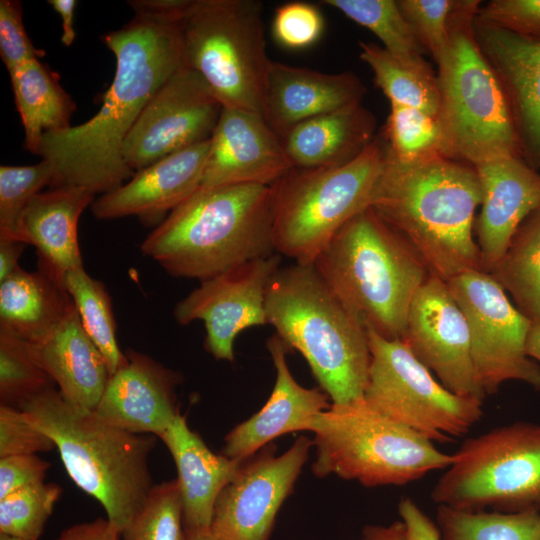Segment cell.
Segmentation results:
<instances>
[{
  "mask_svg": "<svg viewBox=\"0 0 540 540\" xmlns=\"http://www.w3.org/2000/svg\"><path fill=\"white\" fill-rule=\"evenodd\" d=\"M180 18L134 14L102 35L116 70L99 111L82 124L45 134L39 147L38 155L54 167L53 187L79 186L102 195L134 175L122 157L124 140L158 89L187 65Z\"/></svg>",
  "mask_w": 540,
  "mask_h": 540,
  "instance_id": "1",
  "label": "cell"
},
{
  "mask_svg": "<svg viewBox=\"0 0 540 540\" xmlns=\"http://www.w3.org/2000/svg\"><path fill=\"white\" fill-rule=\"evenodd\" d=\"M483 197L474 166L442 154L401 163L390 157L370 208L444 281L481 270L473 236Z\"/></svg>",
  "mask_w": 540,
  "mask_h": 540,
  "instance_id": "2",
  "label": "cell"
},
{
  "mask_svg": "<svg viewBox=\"0 0 540 540\" xmlns=\"http://www.w3.org/2000/svg\"><path fill=\"white\" fill-rule=\"evenodd\" d=\"M273 187L199 188L155 227L141 252L167 273L201 281L275 253Z\"/></svg>",
  "mask_w": 540,
  "mask_h": 540,
  "instance_id": "3",
  "label": "cell"
},
{
  "mask_svg": "<svg viewBox=\"0 0 540 540\" xmlns=\"http://www.w3.org/2000/svg\"><path fill=\"white\" fill-rule=\"evenodd\" d=\"M20 409L54 441L73 482L94 497L122 531L154 486L149 456L156 436L111 425L94 410L69 403L54 386Z\"/></svg>",
  "mask_w": 540,
  "mask_h": 540,
  "instance_id": "4",
  "label": "cell"
},
{
  "mask_svg": "<svg viewBox=\"0 0 540 540\" xmlns=\"http://www.w3.org/2000/svg\"><path fill=\"white\" fill-rule=\"evenodd\" d=\"M267 324L297 350L334 404L363 397L371 362L367 329L338 300L313 264L280 267L265 297Z\"/></svg>",
  "mask_w": 540,
  "mask_h": 540,
  "instance_id": "5",
  "label": "cell"
},
{
  "mask_svg": "<svg viewBox=\"0 0 540 540\" xmlns=\"http://www.w3.org/2000/svg\"><path fill=\"white\" fill-rule=\"evenodd\" d=\"M313 266L367 330L390 340L402 339L411 302L431 275L372 208L349 220Z\"/></svg>",
  "mask_w": 540,
  "mask_h": 540,
  "instance_id": "6",
  "label": "cell"
},
{
  "mask_svg": "<svg viewBox=\"0 0 540 540\" xmlns=\"http://www.w3.org/2000/svg\"><path fill=\"white\" fill-rule=\"evenodd\" d=\"M479 7L480 1H457L448 41L435 60L443 155L474 167L502 156L522 158L507 96L475 35Z\"/></svg>",
  "mask_w": 540,
  "mask_h": 540,
  "instance_id": "7",
  "label": "cell"
},
{
  "mask_svg": "<svg viewBox=\"0 0 540 540\" xmlns=\"http://www.w3.org/2000/svg\"><path fill=\"white\" fill-rule=\"evenodd\" d=\"M312 472L365 487L401 486L448 468L455 454L373 408L363 397L334 404L314 416Z\"/></svg>",
  "mask_w": 540,
  "mask_h": 540,
  "instance_id": "8",
  "label": "cell"
},
{
  "mask_svg": "<svg viewBox=\"0 0 540 540\" xmlns=\"http://www.w3.org/2000/svg\"><path fill=\"white\" fill-rule=\"evenodd\" d=\"M386 162L387 146L378 135L345 164L293 167L272 185L275 252L313 264L349 220L371 207Z\"/></svg>",
  "mask_w": 540,
  "mask_h": 540,
  "instance_id": "9",
  "label": "cell"
},
{
  "mask_svg": "<svg viewBox=\"0 0 540 540\" xmlns=\"http://www.w3.org/2000/svg\"><path fill=\"white\" fill-rule=\"evenodd\" d=\"M179 28L187 66L201 76L222 107L261 114L271 61L262 2L191 0Z\"/></svg>",
  "mask_w": 540,
  "mask_h": 540,
  "instance_id": "10",
  "label": "cell"
},
{
  "mask_svg": "<svg viewBox=\"0 0 540 540\" xmlns=\"http://www.w3.org/2000/svg\"><path fill=\"white\" fill-rule=\"evenodd\" d=\"M435 483L437 505L540 513V424L515 422L468 438Z\"/></svg>",
  "mask_w": 540,
  "mask_h": 540,
  "instance_id": "11",
  "label": "cell"
},
{
  "mask_svg": "<svg viewBox=\"0 0 540 540\" xmlns=\"http://www.w3.org/2000/svg\"><path fill=\"white\" fill-rule=\"evenodd\" d=\"M371 362L363 398L376 410L432 442L466 434L483 416V400L438 382L402 340L367 330Z\"/></svg>",
  "mask_w": 540,
  "mask_h": 540,
  "instance_id": "12",
  "label": "cell"
},
{
  "mask_svg": "<svg viewBox=\"0 0 540 540\" xmlns=\"http://www.w3.org/2000/svg\"><path fill=\"white\" fill-rule=\"evenodd\" d=\"M447 285L467 320L473 363L484 393L494 394L512 380L540 390V366L526 352L532 321L493 276L482 270L467 271Z\"/></svg>",
  "mask_w": 540,
  "mask_h": 540,
  "instance_id": "13",
  "label": "cell"
},
{
  "mask_svg": "<svg viewBox=\"0 0 540 540\" xmlns=\"http://www.w3.org/2000/svg\"><path fill=\"white\" fill-rule=\"evenodd\" d=\"M313 446L300 436L280 455L271 442L246 458L216 500L212 533L220 540H269Z\"/></svg>",
  "mask_w": 540,
  "mask_h": 540,
  "instance_id": "14",
  "label": "cell"
},
{
  "mask_svg": "<svg viewBox=\"0 0 540 540\" xmlns=\"http://www.w3.org/2000/svg\"><path fill=\"white\" fill-rule=\"evenodd\" d=\"M222 108L201 76L183 66L153 95L125 138V163L137 172L210 139Z\"/></svg>",
  "mask_w": 540,
  "mask_h": 540,
  "instance_id": "15",
  "label": "cell"
},
{
  "mask_svg": "<svg viewBox=\"0 0 540 540\" xmlns=\"http://www.w3.org/2000/svg\"><path fill=\"white\" fill-rule=\"evenodd\" d=\"M280 264L281 255L275 252L201 281L176 304L175 320L180 325L202 321L206 350L217 360L232 362L236 337L267 324L266 291Z\"/></svg>",
  "mask_w": 540,
  "mask_h": 540,
  "instance_id": "16",
  "label": "cell"
},
{
  "mask_svg": "<svg viewBox=\"0 0 540 540\" xmlns=\"http://www.w3.org/2000/svg\"><path fill=\"white\" fill-rule=\"evenodd\" d=\"M450 391L483 400L465 315L447 285L430 275L416 292L401 339Z\"/></svg>",
  "mask_w": 540,
  "mask_h": 540,
  "instance_id": "17",
  "label": "cell"
},
{
  "mask_svg": "<svg viewBox=\"0 0 540 540\" xmlns=\"http://www.w3.org/2000/svg\"><path fill=\"white\" fill-rule=\"evenodd\" d=\"M293 167L281 139L261 114L223 107L200 187L271 186Z\"/></svg>",
  "mask_w": 540,
  "mask_h": 540,
  "instance_id": "18",
  "label": "cell"
},
{
  "mask_svg": "<svg viewBox=\"0 0 540 540\" xmlns=\"http://www.w3.org/2000/svg\"><path fill=\"white\" fill-rule=\"evenodd\" d=\"M210 151V139L168 155L137 171L119 188L91 204L100 220L136 216L157 227L201 186Z\"/></svg>",
  "mask_w": 540,
  "mask_h": 540,
  "instance_id": "19",
  "label": "cell"
},
{
  "mask_svg": "<svg viewBox=\"0 0 540 540\" xmlns=\"http://www.w3.org/2000/svg\"><path fill=\"white\" fill-rule=\"evenodd\" d=\"M475 169L483 192L476 243L481 270L491 273L523 221L540 208V173L516 156L494 158Z\"/></svg>",
  "mask_w": 540,
  "mask_h": 540,
  "instance_id": "20",
  "label": "cell"
},
{
  "mask_svg": "<svg viewBox=\"0 0 540 540\" xmlns=\"http://www.w3.org/2000/svg\"><path fill=\"white\" fill-rule=\"evenodd\" d=\"M125 354L128 362L110 376L94 411L123 430L159 438L180 414L181 376L146 354L132 349Z\"/></svg>",
  "mask_w": 540,
  "mask_h": 540,
  "instance_id": "21",
  "label": "cell"
},
{
  "mask_svg": "<svg viewBox=\"0 0 540 540\" xmlns=\"http://www.w3.org/2000/svg\"><path fill=\"white\" fill-rule=\"evenodd\" d=\"M478 44L507 96L522 158L540 169V36L514 34L474 20Z\"/></svg>",
  "mask_w": 540,
  "mask_h": 540,
  "instance_id": "22",
  "label": "cell"
},
{
  "mask_svg": "<svg viewBox=\"0 0 540 540\" xmlns=\"http://www.w3.org/2000/svg\"><path fill=\"white\" fill-rule=\"evenodd\" d=\"M366 87L354 73H323L270 61L262 116L281 139L296 125L361 103Z\"/></svg>",
  "mask_w": 540,
  "mask_h": 540,
  "instance_id": "23",
  "label": "cell"
},
{
  "mask_svg": "<svg viewBox=\"0 0 540 540\" xmlns=\"http://www.w3.org/2000/svg\"><path fill=\"white\" fill-rule=\"evenodd\" d=\"M276 379L267 402L246 421L236 425L224 439L222 454L245 460L277 437L309 431L314 416L332 403L318 388H306L293 377L286 360L287 349L275 334L267 340Z\"/></svg>",
  "mask_w": 540,
  "mask_h": 540,
  "instance_id": "24",
  "label": "cell"
},
{
  "mask_svg": "<svg viewBox=\"0 0 540 540\" xmlns=\"http://www.w3.org/2000/svg\"><path fill=\"white\" fill-rule=\"evenodd\" d=\"M95 195L79 186L52 187L34 196L18 219L16 240L33 245L38 268L62 282L67 272L83 267L78 222Z\"/></svg>",
  "mask_w": 540,
  "mask_h": 540,
  "instance_id": "25",
  "label": "cell"
},
{
  "mask_svg": "<svg viewBox=\"0 0 540 540\" xmlns=\"http://www.w3.org/2000/svg\"><path fill=\"white\" fill-rule=\"evenodd\" d=\"M177 468L187 535L209 530L216 500L244 460L214 453L179 414L159 436Z\"/></svg>",
  "mask_w": 540,
  "mask_h": 540,
  "instance_id": "26",
  "label": "cell"
},
{
  "mask_svg": "<svg viewBox=\"0 0 540 540\" xmlns=\"http://www.w3.org/2000/svg\"><path fill=\"white\" fill-rule=\"evenodd\" d=\"M25 343L31 357L69 403L86 410L96 409L110 374L76 309L45 340Z\"/></svg>",
  "mask_w": 540,
  "mask_h": 540,
  "instance_id": "27",
  "label": "cell"
},
{
  "mask_svg": "<svg viewBox=\"0 0 540 540\" xmlns=\"http://www.w3.org/2000/svg\"><path fill=\"white\" fill-rule=\"evenodd\" d=\"M376 118L361 103L308 119L282 138L296 168L312 169L345 164L376 137Z\"/></svg>",
  "mask_w": 540,
  "mask_h": 540,
  "instance_id": "28",
  "label": "cell"
},
{
  "mask_svg": "<svg viewBox=\"0 0 540 540\" xmlns=\"http://www.w3.org/2000/svg\"><path fill=\"white\" fill-rule=\"evenodd\" d=\"M76 309L64 284L48 271L21 267L0 282V332L39 343Z\"/></svg>",
  "mask_w": 540,
  "mask_h": 540,
  "instance_id": "29",
  "label": "cell"
},
{
  "mask_svg": "<svg viewBox=\"0 0 540 540\" xmlns=\"http://www.w3.org/2000/svg\"><path fill=\"white\" fill-rule=\"evenodd\" d=\"M15 104L25 133V148L38 155L47 133L66 130L76 104L63 89L59 76L39 58L29 60L10 74Z\"/></svg>",
  "mask_w": 540,
  "mask_h": 540,
  "instance_id": "30",
  "label": "cell"
},
{
  "mask_svg": "<svg viewBox=\"0 0 540 540\" xmlns=\"http://www.w3.org/2000/svg\"><path fill=\"white\" fill-rule=\"evenodd\" d=\"M532 322L540 321V208L520 225L489 273Z\"/></svg>",
  "mask_w": 540,
  "mask_h": 540,
  "instance_id": "31",
  "label": "cell"
},
{
  "mask_svg": "<svg viewBox=\"0 0 540 540\" xmlns=\"http://www.w3.org/2000/svg\"><path fill=\"white\" fill-rule=\"evenodd\" d=\"M360 58L371 69L376 85L389 99L437 116L440 92L437 76L431 67L417 68L403 64L382 46L359 42Z\"/></svg>",
  "mask_w": 540,
  "mask_h": 540,
  "instance_id": "32",
  "label": "cell"
},
{
  "mask_svg": "<svg viewBox=\"0 0 540 540\" xmlns=\"http://www.w3.org/2000/svg\"><path fill=\"white\" fill-rule=\"evenodd\" d=\"M79 318L93 343L102 354L110 376L128 362L118 345L112 300L105 285L80 267L67 272L63 279Z\"/></svg>",
  "mask_w": 540,
  "mask_h": 540,
  "instance_id": "33",
  "label": "cell"
},
{
  "mask_svg": "<svg viewBox=\"0 0 540 540\" xmlns=\"http://www.w3.org/2000/svg\"><path fill=\"white\" fill-rule=\"evenodd\" d=\"M357 24L374 33L397 60L408 66L427 68L424 48L415 37L394 0H324Z\"/></svg>",
  "mask_w": 540,
  "mask_h": 540,
  "instance_id": "34",
  "label": "cell"
},
{
  "mask_svg": "<svg viewBox=\"0 0 540 540\" xmlns=\"http://www.w3.org/2000/svg\"><path fill=\"white\" fill-rule=\"evenodd\" d=\"M443 540H540V513L468 511L437 505Z\"/></svg>",
  "mask_w": 540,
  "mask_h": 540,
  "instance_id": "35",
  "label": "cell"
},
{
  "mask_svg": "<svg viewBox=\"0 0 540 540\" xmlns=\"http://www.w3.org/2000/svg\"><path fill=\"white\" fill-rule=\"evenodd\" d=\"M381 136L390 157L401 163L443 155V132L437 116L414 107L390 104Z\"/></svg>",
  "mask_w": 540,
  "mask_h": 540,
  "instance_id": "36",
  "label": "cell"
},
{
  "mask_svg": "<svg viewBox=\"0 0 540 540\" xmlns=\"http://www.w3.org/2000/svg\"><path fill=\"white\" fill-rule=\"evenodd\" d=\"M122 540H189L176 480L154 485L144 504L121 531Z\"/></svg>",
  "mask_w": 540,
  "mask_h": 540,
  "instance_id": "37",
  "label": "cell"
},
{
  "mask_svg": "<svg viewBox=\"0 0 540 540\" xmlns=\"http://www.w3.org/2000/svg\"><path fill=\"white\" fill-rule=\"evenodd\" d=\"M62 493L55 483H38L0 499V533L39 540Z\"/></svg>",
  "mask_w": 540,
  "mask_h": 540,
  "instance_id": "38",
  "label": "cell"
},
{
  "mask_svg": "<svg viewBox=\"0 0 540 540\" xmlns=\"http://www.w3.org/2000/svg\"><path fill=\"white\" fill-rule=\"evenodd\" d=\"M54 386L28 352L26 343L0 332V402L20 409L35 395Z\"/></svg>",
  "mask_w": 540,
  "mask_h": 540,
  "instance_id": "39",
  "label": "cell"
},
{
  "mask_svg": "<svg viewBox=\"0 0 540 540\" xmlns=\"http://www.w3.org/2000/svg\"><path fill=\"white\" fill-rule=\"evenodd\" d=\"M54 180V167L46 159L28 166H0V239L16 240L21 213L44 187H53Z\"/></svg>",
  "mask_w": 540,
  "mask_h": 540,
  "instance_id": "40",
  "label": "cell"
},
{
  "mask_svg": "<svg viewBox=\"0 0 540 540\" xmlns=\"http://www.w3.org/2000/svg\"><path fill=\"white\" fill-rule=\"evenodd\" d=\"M397 4L421 46L436 60L448 41L457 0H399Z\"/></svg>",
  "mask_w": 540,
  "mask_h": 540,
  "instance_id": "41",
  "label": "cell"
},
{
  "mask_svg": "<svg viewBox=\"0 0 540 540\" xmlns=\"http://www.w3.org/2000/svg\"><path fill=\"white\" fill-rule=\"evenodd\" d=\"M324 19L317 6L305 2H290L279 6L273 19L276 41L289 49H303L322 35Z\"/></svg>",
  "mask_w": 540,
  "mask_h": 540,
  "instance_id": "42",
  "label": "cell"
},
{
  "mask_svg": "<svg viewBox=\"0 0 540 540\" xmlns=\"http://www.w3.org/2000/svg\"><path fill=\"white\" fill-rule=\"evenodd\" d=\"M56 448L54 441L18 408L0 404V458Z\"/></svg>",
  "mask_w": 540,
  "mask_h": 540,
  "instance_id": "43",
  "label": "cell"
},
{
  "mask_svg": "<svg viewBox=\"0 0 540 540\" xmlns=\"http://www.w3.org/2000/svg\"><path fill=\"white\" fill-rule=\"evenodd\" d=\"M43 55L44 51L35 48L26 33L21 2L1 0L0 56L9 74L25 62Z\"/></svg>",
  "mask_w": 540,
  "mask_h": 540,
  "instance_id": "44",
  "label": "cell"
},
{
  "mask_svg": "<svg viewBox=\"0 0 540 540\" xmlns=\"http://www.w3.org/2000/svg\"><path fill=\"white\" fill-rule=\"evenodd\" d=\"M475 18L514 34L540 36V0H492L480 5Z\"/></svg>",
  "mask_w": 540,
  "mask_h": 540,
  "instance_id": "45",
  "label": "cell"
},
{
  "mask_svg": "<svg viewBox=\"0 0 540 540\" xmlns=\"http://www.w3.org/2000/svg\"><path fill=\"white\" fill-rule=\"evenodd\" d=\"M50 466L36 454L0 458V499L22 488L45 482Z\"/></svg>",
  "mask_w": 540,
  "mask_h": 540,
  "instance_id": "46",
  "label": "cell"
},
{
  "mask_svg": "<svg viewBox=\"0 0 540 540\" xmlns=\"http://www.w3.org/2000/svg\"><path fill=\"white\" fill-rule=\"evenodd\" d=\"M398 513L408 540H443L437 523L433 522L409 497L398 503Z\"/></svg>",
  "mask_w": 540,
  "mask_h": 540,
  "instance_id": "47",
  "label": "cell"
},
{
  "mask_svg": "<svg viewBox=\"0 0 540 540\" xmlns=\"http://www.w3.org/2000/svg\"><path fill=\"white\" fill-rule=\"evenodd\" d=\"M54 540H122L121 530L107 518H97L64 529Z\"/></svg>",
  "mask_w": 540,
  "mask_h": 540,
  "instance_id": "48",
  "label": "cell"
},
{
  "mask_svg": "<svg viewBox=\"0 0 540 540\" xmlns=\"http://www.w3.org/2000/svg\"><path fill=\"white\" fill-rule=\"evenodd\" d=\"M191 0H131L128 4L134 14H152L181 17Z\"/></svg>",
  "mask_w": 540,
  "mask_h": 540,
  "instance_id": "49",
  "label": "cell"
},
{
  "mask_svg": "<svg viewBox=\"0 0 540 540\" xmlns=\"http://www.w3.org/2000/svg\"><path fill=\"white\" fill-rule=\"evenodd\" d=\"M25 246V243L17 240L0 239V282L20 268L18 261Z\"/></svg>",
  "mask_w": 540,
  "mask_h": 540,
  "instance_id": "50",
  "label": "cell"
},
{
  "mask_svg": "<svg viewBox=\"0 0 540 540\" xmlns=\"http://www.w3.org/2000/svg\"><path fill=\"white\" fill-rule=\"evenodd\" d=\"M48 3L62 19V44L71 46L76 36L73 20L77 2L75 0H49Z\"/></svg>",
  "mask_w": 540,
  "mask_h": 540,
  "instance_id": "51",
  "label": "cell"
},
{
  "mask_svg": "<svg viewBox=\"0 0 540 540\" xmlns=\"http://www.w3.org/2000/svg\"><path fill=\"white\" fill-rule=\"evenodd\" d=\"M359 540H408L401 520L389 525H367Z\"/></svg>",
  "mask_w": 540,
  "mask_h": 540,
  "instance_id": "52",
  "label": "cell"
},
{
  "mask_svg": "<svg viewBox=\"0 0 540 540\" xmlns=\"http://www.w3.org/2000/svg\"><path fill=\"white\" fill-rule=\"evenodd\" d=\"M527 355L540 362V321L532 322L527 340H526Z\"/></svg>",
  "mask_w": 540,
  "mask_h": 540,
  "instance_id": "53",
  "label": "cell"
},
{
  "mask_svg": "<svg viewBox=\"0 0 540 540\" xmlns=\"http://www.w3.org/2000/svg\"><path fill=\"white\" fill-rule=\"evenodd\" d=\"M189 540H220L211 529L203 530L188 536Z\"/></svg>",
  "mask_w": 540,
  "mask_h": 540,
  "instance_id": "54",
  "label": "cell"
},
{
  "mask_svg": "<svg viewBox=\"0 0 540 540\" xmlns=\"http://www.w3.org/2000/svg\"><path fill=\"white\" fill-rule=\"evenodd\" d=\"M0 540H20V539L12 537L4 533H0Z\"/></svg>",
  "mask_w": 540,
  "mask_h": 540,
  "instance_id": "55",
  "label": "cell"
}]
</instances>
